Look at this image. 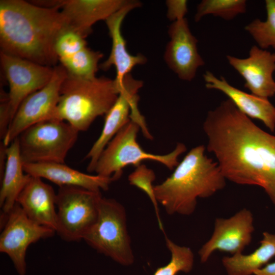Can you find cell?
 <instances>
[{"label":"cell","mask_w":275,"mask_h":275,"mask_svg":"<svg viewBox=\"0 0 275 275\" xmlns=\"http://www.w3.org/2000/svg\"><path fill=\"white\" fill-rule=\"evenodd\" d=\"M207 149L226 179L262 187L275 210V136L262 130L230 100L209 111L203 123Z\"/></svg>","instance_id":"6da1fadb"},{"label":"cell","mask_w":275,"mask_h":275,"mask_svg":"<svg viewBox=\"0 0 275 275\" xmlns=\"http://www.w3.org/2000/svg\"><path fill=\"white\" fill-rule=\"evenodd\" d=\"M68 29L58 7H46L22 0L0 1L1 51L51 67L58 57L56 40Z\"/></svg>","instance_id":"7a4b0ae2"},{"label":"cell","mask_w":275,"mask_h":275,"mask_svg":"<svg viewBox=\"0 0 275 275\" xmlns=\"http://www.w3.org/2000/svg\"><path fill=\"white\" fill-rule=\"evenodd\" d=\"M205 151L204 145L191 149L170 177L154 185L156 200L168 214L189 215L198 198L210 197L225 187L226 179L217 162Z\"/></svg>","instance_id":"3957f363"},{"label":"cell","mask_w":275,"mask_h":275,"mask_svg":"<svg viewBox=\"0 0 275 275\" xmlns=\"http://www.w3.org/2000/svg\"><path fill=\"white\" fill-rule=\"evenodd\" d=\"M121 87L105 76L84 78L67 73L51 119L66 121L79 132L86 131L97 117L107 114Z\"/></svg>","instance_id":"277c9868"},{"label":"cell","mask_w":275,"mask_h":275,"mask_svg":"<svg viewBox=\"0 0 275 275\" xmlns=\"http://www.w3.org/2000/svg\"><path fill=\"white\" fill-rule=\"evenodd\" d=\"M139 125L131 120L113 138L101 154L94 172L99 176L116 181L121 177L123 169L132 165L135 168L146 160L159 162L170 170L178 164L179 156L186 151L185 145L177 143L175 148L166 154L146 152L137 142Z\"/></svg>","instance_id":"5b68a950"},{"label":"cell","mask_w":275,"mask_h":275,"mask_svg":"<svg viewBox=\"0 0 275 275\" xmlns=\"http://www.w3.org/2000/svg\"><path fill=\"white\" fill-rule=\"evenodd\" d=\"M82 240L121 265L129 266L134 262L125 209L114 199L102 197L97 219Z\"/></svg>","instance_id":"8992f818"},{"label":"cell","mask_w":275,"mask_h":275,"mask_svg":"<svg viewBox=\"0 0 275 275\" xmlns=\"http://www.w3.org/2000/svg\"><path fill=\"white\" fill-rule=\"evenodd\" d=\"M78 132L67 122L56 119L30 126L18 137L23 163H65Z\"/></svg>","instance_id":"52a82bcc"},{"label":"cell","mask_w":275,"mask_h":275,"mask_svg":"<svg viewBox=\"0 0 275 275\" xmlns=\"http://www.w3.org/2000/svg\"><path fill=\"white\" fill-rule=\"evenodd\" d=\"M0 60L9 86L8 99L2 101L0 110V129L6 131L21 103L50 81L53 67L2 51Z\"/></svg>","instance_id":"ba28073f"},{"label":"cell","mask_w":275,"mask_h":275,"mask_svg":"<svg viewBox=\"0 0 275 275\" xmlns=\"http://www.w3.org/2000/svg\"><path fill=\"white\" fill-rule=\"evenodd\" d=\"M102 195L80 187L64 186L57 193L56 232L64 240L83 239L95 223Z\"/></svg>","instance_id":"9c48e42d"},{"label":"cell","mask_w":275,"mask_h":275,"mask_svg":"<svg viewBox=\"0 0 275 275\" xmlns=\"http://www.w3.org/2000/svg\"><path fill=\"white\" fill-rule=\"evenodd\" d=\"M1 216L0 252L10 258L19 275H25L28 247L41 239L51 237L56 231L31 219L17 203Z\"/></svg>","instance_id":"30bf717a"},{"label":"cell","mask_w":275,"mask_h":275,"mask_svg":"<svg viewBox=\"0 0 275 275\" xmlns=\"http://www.w3.org/2000/svg\"><path fill=\"white\" fill-rule=\"evenodd\" d=\"M67 75V72L62 65L54 67L50 81L21 103L2 140L5 145L8 146L30 126L51 119L59 100L62 84Z\"/></svg>","instance_id":"8fae6325"},{"label":"cell","mask_w":275,"mask_h":275,"mask_svg":"<svg viewBox=\"0 0 275 275\" xmlns=\"http://www.w3.org/2000/svg\"><path fill=\"white\" fill-rule=\"evenodd\" d=\"M143 86V81L134 78L130 73L124 77L116 101L105 115L101 134L85 157L90 160L87 167L89 172H94L102 151L115 134L131 121L130 116L141 114L138 107V93Z\"/></svg>","instance_id":"7c38bea8"},{"label":"cell","mask_w":275,"mask_h":275,"mask_svg":"<svg viewBox=\"0 0 275 275\" xmlns=\"http://www.w3.org/2000/svg\"><path fill=\"white\" fill-rule=\"evenodd\" d=\"M254 222L252 212L245 208L229 218H216L210 238L198 252L200 261L206 262L216 251L231 255L242 253L252 241Z\"/></svg>","instance_id":"4fadbf2b"},{"label":"cell","mask_w":275,"mask_h":275,"mask_svg":"<svg viewBox=\"0 0 275 275\" xmlns=\"http://www.w3.org/2000/svg\"><path fill=\"white\" fill-rule=\"evenodd\" d=\"M170 40L164 53V61L181 80L191 81L205 63L198 51V40L185 18L173 22L168 29Z\"/></svg>","instance_id":"5bb4252c"},{"label":"cell","mask_w":275,"mask_h":275,"mask_svg":"<svg viewBox=\"0 0 275 275\" xmlns=\"http://www.w3.org/2000/svg\"><path fill=\"white\" fill-rule=\"evenodd\" d=\"M130 0H62L39 2L46 7H58L68 29L86 38L92 33V26L126 5Z\"/></svg>","instance_id":"9a60e30c"},{"label":"cell","mask_w":275,"mask_h":275,"mask_svg":"<svg viewBox=\"0 0 275 275\" xmlns=\"http://www.w3.org/2000/svg\"><path fill=\"white\" fill-rule=\"evenodd\" d=\"M230 65L244 78V87L252 94L268 99L275 94V53L253 46L249 57L240 59L227 56Z\"/></svg>","instance_id":"2e32d148"},{"label":"cell","mask_w":275,"mask_h":275,"mask_svg":"<svg viewBox=\"0 0 275 275\" xmlns=\"http://www.w3.org/2000/svg\"><path fill=\"white\" fill-rule=\"evenodd\" d=\"M141 6V2L130 0L126 5L105 20L112 45L109 57L99 67L106 71L112 66H114L116 70L114 79L120 86L124 77L129 74L135 66L145 64L147 61V58L141 53L132 55L128 52L126 42L121 32V25L126 16L131 11Z\"/></svg>","instance_id":"e0dca14e"},{"label":"cell","mask_w":275,"mask_h":275,"mask_svg":"<svg viewBox=\"0 0 275 275\" xmlns=\"http://www.w3.org/2000/svg\"><path fill=\"white\" fill-rule=\"evenodd\" d=\"M57 193L42 179L31 176L17 199L27 216L36 223L56 232Z\"/></svg>","instance_id":"ac0fdd59"},{"label":"cell","mask_w":275,"mask_h":275,"mask_svg":"<svg viewBox=\"0 0 275 275\" xmlns=\"http://www.w3.org/2000/svg\"><path fill=\"white\" fill-rule=\"evenodd\" d=\"M205 86L225 94L235 106L250 118L258 119L273 132L275 129V107L268 99L248 94L230 85L221 76L218 78L209 71L203 74Z\"/></svg>","instance_id":"d6986e66"},{"label":"cell","mask_w":275,"mask_h":275,"mask_svg":"<svg viewBox=\"0 0 275 275\" xmlns=\"http://www.w3.org/2000/svg\"><path fill=\"white\" fill-rule=\"evenodd\" d=\"M24 172L33 176L47 179L59 187L74 186L93 191L107 190L114 181L112 178L82 173L65 163L44 162L23 163Z\"/></svg>","instance_id":"ffe728a7"},{"label":"cell","mask_w":275,"mask_h":275,"mask_svg":"<svg viewBox=\"0 0 275 275\" xmlns=\"http://www.w3.org/2000/svg\"><path fill=\"white\" fill-rule=\"evenodd\" d=\"M30 176L24 171L17 138L7 147L5 168L1 178L0 206L2 215L7 214L15 205Z\"/></svg>","instance_id":"44dd1931"},{"label":"cell","mask_w":275,"mask_h":275,"mask_svg":"<svg viewBox=\"0 0 275 275\" xmlns=\"http://www.w3.org/2000/svg\"><path fill=\"white\" fill-rule=\"evenodd\" d=\"M259 246L248 255L238 253L222 259L227 275H252L275 256V234L263 233Z\"/></svg>","instance_id":"7402d4cb"},{"label":"cell","mask_w":275,"mask_h":275,"mask_svg":"<svg viewBox=\"0 0 275 275\" xmlns=\"http://www.w3.org/2000/svg\"><path fill=\"white\" fill-rule=\"evenodd\" d=\"M103 56L100 51L91 50L86 46L72 56L59 61L68 74L81 78H93L96 77L98 63Z\"/></svg>","instance_id":"603a6c76"},{"label":"cell","mask_w":275,"mask_h":275,"mask_svg":"<svg viewBox=\"0 0 275 275\" xmlns=\"http://www.w3.org/2000/svg\"><path fill=\"white\" fill-rule=\"evenodd\" d=\"M267 18L265 21L256 19L244 29L253 38L260 48H275V0H266Z\"/></svg>","instance_id":"cb8c5ba5"},{"label":"cell","mask_w":275,"mask_h":275,"mask_svg":"<svg viewBox=\"0 0 275 275\" xmlns=\"http://www.w3.org/2000/svg\"><path fill=\"white\" fill-rule=\"evenodd\" d=\"M164 235L167 247L171 253V259L166 265L157 268L153 275H176L179 272H190L193 268L195 258L191 249L176 244L165 233Z\"/></svg>","instance_id":"d4e9b609"},{"label":"cell","mask_w":275,"mask_h":275,"mask_svg":"<svg viewBox=\"0 0 275 275\" xmlns=\"http://www.w3.org/2000/svg\"><path fill=\"white\" fill-rule=\"evenodd\" d=\"M245 0H203L198 5L195 16L196 22L211 14L225 20H231L246 11Z\"/></svg>","instance_id":"484cf974"},{"label":"cell","mask_w":275,"mask_h":275,"mask_svg":"<svg viewBox=\"0 0 275 275\" xmlns=\"http://www.w3.org/2000/svg\"><path fill=\"white\" fill-rule=\"evenodd\" d=\"M155 179V174L154 171L143 164L136 167L134 171L128 176L130 184L143 191L150 199L154 206L159 228L164 233L159 216L158 203L155 197L154 185L152 184Z\"/></svg>","instance_id":"4316f807"},{"label":"cell","mask_w":275,"mask_h":275,"mask_svg":"<svg viewBox=\"0 0 275 275\" xmlns=\"http://www.w3.org/2000/svg\"><path fill=\"white\" fill-rule=\"evenodd\" d=\"M86 46L85 38L77 33L66 29L57 37L54 50L59 60L72 56Z\"/></svg>","instance_id":"83f0119b"},{"label":"cell","mask_w":275,"mask_h":275,"mask_svg":"<svg viewBox=\"0 0 275 275\" xmlns=\"http://www.w3.org/2000/svg\"><path fill=\"white\" fill-rule=\"evenodd\" d=\"M167 16L173 22L185 18L187 12V1L185 0H168Z\"/></svg>","instance_id":"f1b7e54d"},{"label":"cell","mask_w":275,"mask_h":275,"mask_svg":"<svg viewBox=\"0 0 275 275\" xmlns=\"http://www.w3.org/2000/svg\"><path fill=\"white\" fill-rule=\"evenodd\" d=\"M254 275H275V262L267 264L255 271Z\"/></svg>","instance_id":"f546056e"}]
</instances>
